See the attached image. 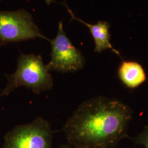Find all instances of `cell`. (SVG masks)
Returning a JSON list of instances; mask_svg holds the SVG:
<instances>
[{
    "label": "cell",
    "instance_id": "cell-1",
    "mask_svg": "<svg viewBox=\"0 0 148 148\" xmlns=\"http://www.w3.org/2000/svg\"><path fill=\"white\" fill-rule=\"evenodd\" d=\"M122 101L98 96L83 101L65 123L63 132L75 148H115L127 137L132 119Z\"/></svg>",
    "mask_w": 148,
    "mask_h": 148
},
{
    "label": "cell",
    "instance_id": "cell-2",
    "mask_svg": "<svg viewBox=\"0 0 148 148\" xmlns=\"http://www.w3.org/2000/svg\"><path fill=\"white\" fill-rule=\"evenodd\" d=\"M40 55L21 53L18 59L17 68L13 74L7 75V85L1 97L9 95L16 88L25 87L36 93L51 90L53 80Z\"/></svg>",
    "mask_w": 148,
    "mask_h": 148
},
{
    "label": "cell",
    "instance_id": "cell-3",
    "mask_svg": "<svg viewBox=\"0 0 148 148\" xmlns=\"http://www.w3.org/2000/svg\"><path fill=\"white\" fill-rule=\"evenodd\" d=\"M51 123L41 117L14 127L5 136L3 148H53Z\"/></svg>",
    "mask_w": 148,
    "mask_h": 148
},
{
    "label": "cell",
    "instance_id": "cell-4",
    "mask_svg": "<svg viewBox=\"0 0 148 148\" xmlns=\"http://www.w3.org/2000/svg\"><path fill=\"white\" fill-rule=\"evenodd\" d=\"M37 37L50 41L41 34L29 12L23 9L0 11V46Z\"/></svg>",
    "mask_w": 148,
    "mask_h": 148
},
{
    "label": "cell",
    "instance_id": "cell-5",
    "mask_svg": "<svg viewBox=\"0 0 148 148\" xmlns=\"http://www.w3.org/2000/svg\"><path fill=\"white\" fill-rule=\"evenodd\" d=\"M49 42L52 46L51 59L46 65L49 71L74 73L84 67L85 58L66 35L62 21L59 23L58 31L56 37Z\"/></svg>",
    "mask_w": 148,
    "mask_h": 148
},
{
    "label": "cell",
    "instance_id": "cell-6",
    "mask_svg": "<svg viewBox=\"0 0 148 148\" xmlns=\"http://www.w3.org/2000/svg\"><path fill=\"white\" fill-rule=\"evenodd\" d=\"M66 6L68 11L69 12L71 19L73 20H76L85 24L93 36L95 41V52L97 53H101L104 50L110 49L112 50L114 53L120 56L119 52L112 47L111 43L110 41V34L109 33V28L110 24L107 21H99L96 24H91L82 20L80 19L79 18H77L74 15L73 12L69 9L68 5Z\"/></svg>",
    "mask_w": 148,
    "mask_h": 148
},
{
    "label": "cell",
    "instance_id": "cell-7",
    "mask_svg": "<svg viewBox=\"0 0 148 148\" xmlns=\"http://www.w3.org/2000/svg\"><path fill=\"white\" fill-rule=\"evenodd\" d=\"M118 75L122 82L130 88L137 87L146 79L142 66L136 62H122L118 70Z\"/></svg>",
    "mask_w": 148,
    "mask_h": 148
},
{
    "label": "cell",
    "instance_id": "cell-8",
    "mask_svg": "<svg viewBox=\"0 0 148 148\" xmlns=\"http://www.w3.org/2000/svg\"><path fill=\"white\" fill-rule=\"evenodd\" d=\"M133 141L137 145H141L148 148V125L145 126L143 131L136 137L133 138Z\"/></svg>",
    "mask_w": 148,
    "mask_h": 148
},
{
    "label": "cell",
    "instance_id": "cell-9",
    "mask_svg": "<svg viewBox=\"0 0 148 148\" xmlns=\"http://www.w3.org/2000/svg\"><path fill=\"white\" fill-rule=\"evenodd\" d=\"M58 148H75L70 145H62L60 146H59Z\"/></svg>",
    "mask_w": 148,
    "mask_h": 148
},
{
    "label": "cell",
    "instance_id": "cell-10",
    "mask_svg": "<svg viewBox=\"0 0 148 148\" xmlns=\"http://www.w3.org/2000/svg\"><path fill=\"white\" fill-rule=\"evenodd\" d=\"M46 3L48 5H49L50 4H51L52 2H54V0H45Z\"/></svg>",
    "mask_w": 148,
    "mask_h": 148
},
{
    "label": "cell",
    "instance_id": "cell-11",
    "mask_svg": "<svg viewBox=\"0 0 148 148\" xmlns=\"http://www.w3.org/2000/svg\"><path fill=\"white\" fill-rule=\"evenodd\" d=\"M1 1V0H0V1Z\"/></svg>",
    "mask_w": 148,
    "mask_h": 148
}]
</instances>
